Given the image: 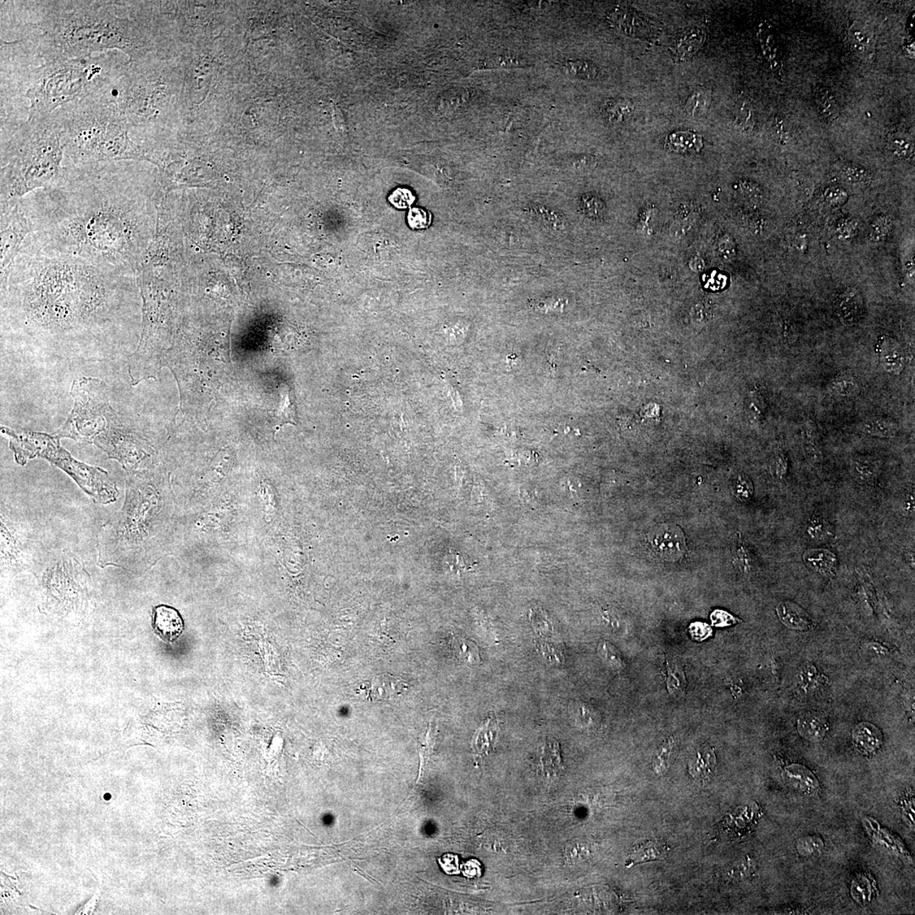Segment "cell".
<instances>
[{
  "instance_id": "40",
  "label": "cell",
  "mask_w": 915,
  "mask_h": 915,
  "mask_svg": "<svg viewBox=\"0 0 915 915\" xmlns=\"http://www.w3.org/2000/svg\"><path fill=\"white\" fill-rule=\"evenodd\" d=\"M735 123L745 132L752 131L756 125V113L751 103L748 101H740L736 103L734 112Z\"/></svg>"
},
{
  "instance_id": "16",
  "label": "cell",
  "mask_w": 915,
  "mask_h": 915,
  "mask_svg": "<svg viewBox=\"0 0 915 915\" xmlns=\"http://www.w3.org/2000/svg\"><path fill=\"white\" fill-rule=\"evenodd\" d=\"M835 308L841 322L847 326H853L864 314V298L858 289L848 288L836 298Z\"/></svg>"
},
{
  "instance_id": "58",
  "label": "cell",
  "mask_w": 915,
  "mask_h": 915,
  "mask_svg": "<svg viewBox=\"0 0 915 915\" xmlns=\"http://www.w3.org/2000/svg\"><path fill=\"white\" fill-rule=\"evenodd\" d=\"M902 512L905 516H913L914 514V494H907L905 496L903 503H902Z\"/></svg>"
},
{
  "instance_id": "3",
  "label": "cell",
  "mask_w": 915,
  "mask_h": 915,
  "mask_svg": "<svg viewBox=\"0 0 915 915\" xmlns=\"http://www.w3.org/2000/svg\"><path fill=\"white\" fill-rule=\"evenodd\" d=\"M33 7L38 17L24 25L20 40L45 62L109 51L121 52L130 62L145 58V28L117 15L114 1H34Z\"/></svg>"
},
{
  "instance_id": "53",
  "label": "cell",
  "mask_w": 915,
  "mask_h": 915,
  "mask_svg": "<svg viewBox=\"0 0 915 915\" xmlns=\"http://www.w3.org/2000/svg\"><path fill=\"white\" fill-rule=\"evenodd\" d=\"M848 195L846 191L840 186H831L828 189L825 193L826 201L831 206H839L843 205L847 201Z\"/></svg>"
},
{
  "instance_id": "50",
  "label": "cell",
  "mask_w": 915,
  "mask_h": 915,
  "mask_svg": "<svg viewBox=\"0 0 915 915\" xmlns=\"http://www.w3.org/2000/svg\"><path fill=\"white\" fill-rule=\"evenodd\" d=\"M389 201L398 209H405L414 203L415 198L410 191L398 189L389 197Z\"/></svg>"
},
{
  "instance_id": "45",
  "label": "cell",
  "mask_w": 915,
  "mask_h": 915,
  "mask_svg": "<svg viewBox=\"0 0 915 915\" xmlns=\"http://www.w3.org/2000/svg\"><path fill=\"white\" fill-rule=\"evenodd\" d=\"M807 533L814 540H826L831 537L829 524L821 516L814 515L807 524Z\"/></svg>"
},
{
  "instance_id": "13",
  "label": "cell",
  "mask_w": 915,
  "mask_h": 915,
  "mask_svg": "<svg viewBox=\"0 0 915 915\" xmlns=\"http://www.w3.org/2000/svg\"><path fill=\"white\" fill-rule=\"evenodd\" d=\"M649 544L654 556L666 562L680 561L686 554V539L680 528L661 524L649 533Z\"/></svg>"
},
{
  "instance_id": "33",
  "label": "cell",
  "mask_w": 915,
  "mask_h": 915,
  "mask_svg": "<svg viewBox=\"0 0 915 915\" xmlns=\"http://www.w3.org/2000/svg\"><path fill=\"white\" fill-rule=\"evenodd\" d=\"M858 429L865 434L892 439L897 435V427L890 420L882 418H870L858 425Z\"/></svg>"
},
{
  "instance_id": "28",
  "label": "cell",
  "mask_w": 915,
  "mask_h": 915,
  "mask_svg": "<svg viewBox=\"0 0 915 915\" xmlns=\"http://www.w3.org/2000/svg\"><path fill=\"white\" fill-rule=\"evenodd\" d=\"M405 687V683L394 676H376L371 684V695L375 700H390L400 696Z\"/></svg>"
},
{
  "instance_id": "41",
  "label": "cell",
  "mask_w": 915,
  "mask_h": 915,
  "mask_svg": "<svg viewBox=\"0 0 915 915\" xmlns=\"http://www.w3.org/2000/svg\"><path fill=\"white\" fill-rule=\"evenodd\" d=\"M892 230V221L886 215L877 216L870 223L869 237L872 242H878L886 240Z\"/></svg>"
},
{
  "instance_id": "11",
  "label": "cell",
  "mask_w": 915,
  "mask_h": 915,
  "mask_svg": "<svg viewBox=\"0 0 915 915\" xmlns=\"http://www.w3.org/2000/svg\"><path fill=\"white\" fill-rule=\"evenodd\" d=\"M1 249H0V281L6 287L13 263L33 225L25 197L1 201Z\"/></svg>"
},
{
  "instance_id": "23",
  "label": "cell",
  "mask_w": 915,
  "mask_h": 915,
  "mask_svg": "<svg viewBox=\"0 0 915 915\" xmlns=\"http://www.w3.org/2000/svg\"><path fill=\"white\" fill-rule=\"evenodd\" d=\"M498 730L496 719L490 718L476 731L472 741L476 760H483L484 758L488 756L495 744Z\"/></svg>"
},
{
  "instance_id": "52",
  "label": "cell",
  "mask_w": 915,
  "mask_h": 915,
  "mask_svg": "<svg viewBox=\"0 0 915 915\" xmlns=\"http://www.w3.org/2000/svg\"><path fill=\"white\" fill-rule=\"evenodd\" d=\"M718 251L719 257L724 260H731L736 255V245L730 235H725L719 242Z\"/></svg>"
},
{
  "instance_id": "1",
  "label": "cell",
  "mask_w": 915,
  "mask_h": 915,
  "mask_svg": "<svg viewBox=\"0 0 915 915\" xmlns=\"http://www.w3.org/2000/svg\"><path fill=\"white\" fill-rule=\"evenodd\" d=\"M25 199L30 236L41 245L137 276L153 224L140 162L64 167L53 184Z\"/></svg>"
},
{
  "instance_id": "59",
  "label": "cell",
  "mask_w": 915,
  "mask_h": 915,
  "mask_svg": "<svg viewBox=\"0 0 915 915\" xmlns=\"http://www.w3.org/2000/svg\"><path fill=\"white\" fill-rule=\"evenodd\" d=\"M741 189H743L744 193L749 198L757 199L761 197L762 193L760 189H758L756 184L750 183V181H745L743 186H741Z\"/></svg>"
},
{
  "instance_id": "21",
  "label": "cell",
  "mask_w": 915,
  "mask_h": 915,
  "mask_svg": "<svg viewBox=\"0 0 915 915\" xmlns=\"http://www.w3.org/2000/svg\"><path fill=\"white\" fill-rule=\"evenodd\" d=\"M880 359L885 370L892 374H900L904 367V350L894 338H884L880 348Z\"/></svg>"
},
{
  "instance_id": "2",
  "label": "cell",
  "mask_w": 915,
  "mask_h": 915,
  "mask_svg": "<svg viewBox=\"0 0 915 915\" xmlns=\"http://www.w3.org/2000/svg\"><path fill=\"white\" fill-rule=\"evenodd\" d=\"M136 276L59 252L28 236L1 289L3 322L35 335L82 334L133 322Z\"/></svg>"
},
{
  "instance_id": "30",
  "label": "cell",
  "mask_w": 915,
  "mask_h": 915,
  "mask_svg": "<svg viewBox=\"0 0 915 915\" xmlns=\"http://www.w3.org/2000/svg\"><path fill=\"white\" fill-rule=\"evenodd\" d=\"M797 730L804 739L814 741H821L827 731L825 719L817 714H806L797 722Z\"/></svg>"
},
{
  "instance_id": "31",
  "label": "cell",
  "mask_w": 915,
  "mask_h": 915,
  "mask_svg": "<svg viewBox=\"0 0 915 915\" xmlns=\"http://www.w3.org/2000/svg\"><path fill=\"white\" fill-rule=\"evenodd\" d=\"M712 103V92L705 88L698 89L687 99L685 111L692 118L700 119L709 112Z\"/></svg>"
},
{
  "instance_id": "48",
  "label": "cell",
  "mask_w": 915,
  "mask_h": 915,
  "mask_svg": "<svg viewBox=\"0 0 915 915\" xmlns=\"http://www.w3.org/2000/svg\"><path fill=\"white\" fill-rule=\"evenodd\" d=\"M454 646L455 651L457 652L459 657L462 661L471 663H476L479 661L478 652H477L475 645L471 644V641L458 639H455Z\"/></svg>"
},
{
  "instance_id": "18",
  "label": "cell",
  "mask_w": 915,
  "mask_h": 915,
  "mask_svg": "<svg viewBox=\"0 0 915 915\" xmlns=\"http://www.w3.org/2000/svg\"><path fill=\"white\" fill-rule=\"evenodd\" d=\"M610 23L629 36H644L649 31L645 21L627 9L617 8L610 13Z\"/></svg>"
},
{
  "instance_id": "34",
  "label": "cell",
  "mask_w": 915,
  "mask_h": 915,
  "mask_svg": "<svg viewBox=\"0 0 915 915\" xmlns=\"http://www.w3.org/2000/svg\"><path fill=\"white\" fill-rule=\"evenodd\" d=\"M634 112L635 106L627 99H614L607 103L605 107L606 118L612 124L627 123L631 118Z\"/></svg>"
},
{
  "instance_id": "55",
  "label": "cell",
  "mask_w": 915,
  "mask_h": 915,
  "mask_svg": "<svg viewBox=\"0 0 915 915\" xmlns=\"http://www.w3.org/2000/svg\"><path fill=\"white\" fill-rule=\"evenodd\" d=\"M858 231V223L855 220L846 219L838 225V233L842 240H849L852 238Z\"/></svg>"
},
{
  "instance_id": "49",
  "label": "cell",
  "mask_w": 915,
  "mask_h": 915,
  "mask_svg": "<svg viewBox=\"0 0 915 915\" xmlns=\"http://www.w3.org/2000/svg\"><path fill=\"white\" fill-rule=\"evenodd\" d=\"M431 220V214L427 213V211L419 208H411L408 215V223L414 229L427 228L430 225Z\"/></svg>"
},
{
  "instance_id": "5",
  "label": "cell",
  "mask_w": 915,
  "mask_h": 915,
  "mask_svg": "<svg viewBox=\"0 0 915 915\" xmlns=\"http://www.w3.org/2000/svg\"><path fill=\"white\" fill-rule=\"evenodd\" d=\"M1 201L49 188L64 170L62 134L54 114L29 118L1 136Z\"/></svg>"
},
{
  "instance_id": "27",
  "label": "cell",
  "mask_w": 915,
  "mask_h": 915,
  "mask_svg": "<svg viewBox=\"0 0 915 915\" xmlns=\"http://www.w3.org/2000/svg\"><path fill=\"white\" fill-rule=\"evenodd\" d=\"M666 146L667 149L679 154L697 153L702 149V138L695 132H675L668 136Z\"/></svg>"
},
{
  "instance_id": "36",
  "label": "cell",
  "mask_w": 915,
  "mask_h": 915,
  "mask_svg": "<svg viewBox=\"0 0 915 915\" xmlns=\"http://www.w3.org/2000/svg\"><path fill=\"white\" fill-rule=\"evenodd\" d=\"M676 743H676L675 736H670L669 739L659 746L653 760V770L657 774L662 775L666 773L667 769L669 768L675 754L676 748H678Z\"/></svg>"
},
{
  "instance_id": "10",
  "label": "cell",
  "mask_w": 915,
  "mask_h": 915,
  "mask_svg": "<svg viewBox=\"0 0 915 915\" xmlns=\"http://www.w3.org/2000/svg\"><path fill=\"white\" fill-rule=\"evenodd\" d=\"M105 92L127 120L133 140L142 145V133L167 106L172 82L168 75L147 67L144 58L130 62L127 71Z\"/></svg>"
},
{
  "instance_id": "4",
  "label": "cell",
  "mask_w": 915,
  "mask_h": 915,
  "mask_svg": "<svg viewBox=\"0 0 915 915\" xmlns=\"http://www.w3.org/2000/svg\"><path fill=\"white\" fill-rule=\"evenodd\" d=\"M53 114L62 134L64 167L150 159V151L133 140L127 120L105 91Z\"/></svg>"
},
{
  "instance_id": "15",
  "label": "cell",
  "mask_w": 915,
  "mask_h": 915,
  "mask_svg": "<svg viewBox=\"0 0 915 915\" xmlns=\"http://www.w3.org/2000/svg\"><path fill=\"white\" fill-rule=\"evenodd\" d=\"M853 53L866 63L873 62L875 56V39L868 26L855 21L848 33Z\"/></svg>"
},
{
  "instance_id": "14",
  "label": "cell",
  "mask_w": 915,
  "mask_h": 915,
  "mask_svg": "<svg viewBox=\"0 0 915 915\" xmlns=\"http://www.w3.org/2000/svg\"><path fill=\"white\" fill-rule=\"evenodd\" d=\"M152 627L160 639L173 643L183 634L184 622L179 610L172 606L159 605L153 608Z\"/></svg>"
},
{
  "instance_id": "20",
  "label": "cell",
  "mask_w": 915,
  "mask_h": 915,
  "mask_svg": "<svg viewBox=\"0 0 915 915\" xmlns=\"http://www.w3.org/2000/svg\"><path fill=\"white\" fill-rule=\"evenodd\" d=\"M805 565L817 573L832 578L836 575L838 558L831 551L825 549L807 550L804 554Z\"/></svg>"
},
{
  "instance_id": "32",
  "label": "cell",
  "mask_w": 915,
  "mask_h": 915,
  "mask_svg": "<svg viewBox=\"0 0 915 915\" xmlns=\"http://www.w3.org/2000/svg\"><path fill=\"white\" fill-rule=\"evenodd\" d=\"M814 101L816 103L819 114L828 123H833V121L838 120L840 115V108L833 94L829 89L819 88L815 90Z\"/></svg>"
},
{
  "instance_id": "9",
  "label": "cell",
  "mask_w": 915,
  "mask_h": 915,
  "mask_svg": "<svg viewBox=\"0 0 915 915\" xmlns=\"http://www.w3.org/2000/svg\"><path fill=\"white\" fill-rule=\"evenodd\" d=\"M0 429L9 440L10 449L19 465H27L33 459H45L70 476L94 502L109 505L118 498V488L106 470L77 461L62 448L60 439L54 434L16 431L4 426Z\"/></svg>"
},
{
  "instance_id": "46",
  "label": "cell",
  "mask_w": 915,
  "mask_h": 915,
  "mask_svg": "<svg viewBox=\"0 0 915 915\" xmlns=\"http://www.w3.org/2000/svg\"><path fill=\"white\" fill-rule=\"evenodd\" d=\"M731 491L739 500L747 502L751 500L753 494V485L747 476L741 474L733 481Z\"/></svg>"
},
{
  "instance_id": "7",
  "label": "cell",
  "mask_w": 915,
  "mask_h": 915,
  "mask_svg": "<svg viewBox=\"0 0 915 915\" xmlns=\"http://www.w3.org/2000/svg\"><path fill=\"white\" fill-rule=\"evenodd\" d=\"M71 395L72 410L55 437L94 444L123 467L140 461L147 442L113 409L110 389L102 380L88 376L74 380Z\"/></svg>"
},
{
  "instance_id": "57",
  "label": "cell",
  "mask_w": 915,
  "mask_h": 915,
  "mask_svg": "<svg viewBox=\"0 0 915 915\" xmlns=\"http://www.w3.org/2000/svg\"><path fill=\"white\" fill-rule=\"evenodd\" d=\"M712 621L717 626H728L736 622V619L725 611H715L712 614Z\"/></svg>"
},
{
  "instance_id": "8",
  "label": "cell",
  "mask_w": 915,
  "mask_h": 915,
  "mask_svg": "<svg viewBox=\"0 0 915 915\" xmlns=\"http://www.w3.org/2000/svg\"><path fill=\"white\" fill-rule=\"evenodd\" d=\"M123 507L98 534V566L140 573L150 563L152 523L157 512L155 485L144 471L128 472Z\"/></svg>"
},
{
  "instance_id": "47",
  "label": "cell",
  "mask_w": 915,
  "mask_h": 915,
  "mask_svg": "<svg viewBox=\"0 0 915 915\" xmlns=\"http://www.w3.org/2000/svg\"><path fill=\"white\" fill-rule=\"evenodd\" d=\"M598 653L612 669L621 670L624 667L621 653L617 651V649L613 647V645L607 643V641H604L600 645Z\"/></svg>"
},
{
  "instance_id": "26",
  "label": "cell",
  "mask_w": 915,
  "mask_h": 915,
  "mask_svg": "<svg viewBox=\"0 0 915 915\" xmlns=\"http://www.w3.org/2000/svg\"><path fill=\"white\" fill-rule=\"evenodd\" d=\"M668 852H669V848L666 843L658 840L646 841V842L637 843L633 848L629 864H641V863L662 860L667 855Z\"/></svg>"
},
{
  "instance_id": "19",
  "label": "cell",
  "mask_w": 915,
  "mask_h": 915,
  "mask_svg": "<svg viewBox=\"0 0 915 915\" xmlns=\"http://www.w3.org/2000/svg\"><path fill=\"white\" fill-rule=\"evenodd\" d=\"M778 617L785 626L792 630L805 631L812 626V619L806 611L795 602H780L776 608Z\"/></svg>"
},
{
  "instance_id": "44",
  "label": "cell",
  "mask_w": 915,
  "mask_h": 915,
  "mask_svg": "<svg viewBox=\"0 0 915 915\" xmlns=\"http://www.w3.org/2000/svg\"><path fill=\"white\" fill-rule=\"evenodd\" d=\"M543 767L545 772V778L549 780H554L557 778L559 771L562 770L561 764V758H559L558 748H547V753H544Z\"/></svg>"
},
{
  "instance_id": "25",
  "label": "cell",
  "mask_w": 915,
  "mask_h": 915,
  "mask_svg": "<svg viewBox=\"0 0 915 915\" xmlns=\"http://www.w3.org/2000/svg\"><path fill=\"white\" fill-rule=\"evenodd\" d=\"M706 38L705 30L692 28L680 34L675 39L673 51L680 59H689L697 53Z\"/></svg>"
},
{
  "instance_id": "54",
  "label": "cell",
  "mask_w": 915,
  "mask_h": 915,
  "mask_svg": "<svg viewBox=\"0 0 915 915\" xmlns=\"http://www.w3.org/2000/svg\"><path fill=\"white\" fill-rule=\"evenodd\" d=\"M522 60L511 57V56H496L489 67L493 68H510L522 67L524 64Z\"/></svg>"
},
{
  "instance_id": "29",
  "label": "cell",
  "mask_w": 915,
  "mask_h": 915,
  "mask_svg": "<svg viewBox=\"0 0 915 915\" xmlns=\"http://www.w3.org/2000/svg\"><path fill=\"white\" fill-rule=\"evenodd\" d=\"M878 461L873 458L857 456L850 464V472L858 484L872 485L878 475Z\"/></svg>"
},
{
  "instance_id": "62",
  "label": "cell",
  "mask_w": 915,
  "mask_h": 915,
  "mask_svg": "<svg viewBox=\"0 0 915 915\" xmlns=\"http://www.w3.org/2000/svg\"><path fill=\"white\" fill-rule=\"evenodd\" d=\"M690 266H691V267H692V270H695V271H702V268H704V266H705V263H704V262H702V260L701 259H700V258H695V259H692V262H691V263H690Z\"/></svg>"
},
{
  "instance_id": "56",
  "label": "cell",
  "mask_w": 915,
  "mask_h": 915,
  "mask_svg": "<svg viewBox=\"0 0 915 915\" xmlns=\"http://www.w3.org/2000/svg\"><path fill=\"white\" fill-rule=\"evenodd\" d=\"M736 562L739 563L740 569L743 573L748 574L751 571V561L748 551L746 550L743 544H740L737 547Z\"/></svg>"
},
{
  "instance_id": "17",
  "label": "cell",
  "mask_w": 915,
  "mask_h": 915,
  "mask_svg": "<svg viewBox=\"0 0 915 915\" xmlns=\"http://www.w3.org/2000/svg\"><path fill=\"white\" fill-rule=\"evenodd\" d=\"M785 784L802 795H813L819 791V782L812 771L804 765L793 764L782 772Z\"/></svg>"
},
{
  "instance_id": "37",
  "label": "cell",
  "mask_w": 915,
  "mask_h": 915,
  "mask_svg": "<svg viewBox=\"0 0 915 915\" xmlns=\"http://www.w3.org/2000/svg\"><path fill=\"white\" fill-rule=\"evenodd\" d=\"M889 147L893 155L900 159L911 160L914 156L913 138L906 133L897 132L889 140Z\"/></svg>"
},
{
  "instance_id": "51",
  "label": "cell",
  "mask_w": 915,
  "mask_h": 915,
  "mask_svg": "<svg viewBox=\"0 0 915 915\" xmlns=\"http://www.w3.org/2000/svg\"><path fill=\"white\" fill-rule=\"evenodd\" d=\"M787 459L783 454L775 455L772 459L770 465V474L774 479L782 481L785 478L787 472Z\"/></svg>"
},
{
  "instance_id": "43",
  "label": "cell",
  "mask_w": 915,
  "mask_h": 915,
  "mask_svg": "<svg viewBox=\"0 0 915 915\" xmlns=\"http://www.w3.org/2000/svg\"><path fill=\"white\" fill-rule=\"evenodd\" d=\"M796 848L801 856H818L825 848V843L819 836H806V838L797 841Z\"/></svg>"
},
{
  "instance_id": "12",
  "label": "cell",
  "mask_w": 915,
  "mask_h": 915,
  "mask_svg": "<svg viewBox=\"0 0 915 915\" xmlns=\"http://www.w3.org/2000/svg\"><path fill=\"white\" fill-rule=\"evenodd\" d=\"M29 539L23 529L1 515V562L4 567L24 568L34 565Z\"/></svg>"
},
{
  "instance_id": "24",
  "label": "cell",
  "mask_w": 915,
  "mask_h": 915,
  "mask_svg": "<svg viewBox=\"0 0 915 915\" xmlns=\"http://www.w3.org/2000/svg\"><path fill=\"white\" fill-rule=\"evenodd\" d=\"M715 764H717V757H715L714 750L707 746L701 748L696 756L692 758L689 763V772L697 782L705 783L708 782L711 775L714 774Z\"/></svg>"
},
{
  "instance_id": "38",
  "label": "cell",
  "mask_w": 915,
  "mask_h": 915,
  "mask_svg": "<svg viewBox=\"0 0 915 915\" xmlns=\"http://www.w3.org/2000/svg\"><path fill=\"white\" fill-rule=\"evenodd\" d=\"M667 687L673 695H683L686 689V678L682 666L675 661H667Z\"/></svg>"
},
{
  "instance_id": "22",
  "label": "cell",
  "mask_w": 915,
  "mask_h": 915,
  "mask_svg": "<svg viewBox=\"0 0 915 915\" xmlns=\"http://www.w3.org/2000/svg\"><path fill=\"white\" fill-rule=\"evenodd\" d=\"M854 744L860 751L871 754L877 751L882 744V732L872 724L860 723L853 732Z\"/></svg>"
},
{
  "instance_id": "35",
  "label": "cell",
  "mask_w": 915,
  "mask_h": 915,
  "mask_svg": "<svg viewBox=\"0 0 915 915\" xmlns=\"http://www.w3.org/2000/svg\"><path fill=\"white\" fill-rule=\"evenodd\" d=\"M567 76L583 80H593L600 74L597 67L585 60H568L562 64Z\"/></svg>"
},
{
  "instance_id": "61",
  "label": "cell",
  "mask_w": 915,
  "mask_h": 915,
  "mask_svg": "<svg viewBox=\"0 0 915 915\" xmlns=\"http://www.w3.org/2000/svg\"><path fill=\"white\" fill-rule=\"evenodd\" d=\"M691 630L700 631V632L695 633V634H692V637H695V639H697V637H700V639H702V637H705L706 636H708V633L707 632H710V629L708 627H707L706 624H700V623H696L695 624H692V626L691 627Z\"/></svg>"
},
{
  "instance_id": "42",
  "label": "cell",
  "mask_w": 915,
  "mask_h": 915,
  "mask_svg": "<svg viewBox=\"0 0 915 915\" xmlns=\"http://www.w3.org/2000/svg\"><path fill=\"white\" fill-rule=\"evenodd\" d=\"M842 176L846 183L858 186H865L871 180L870 173L865 169L853 164H846L843 167Z\"/></svg>"
},
{
  "instance_id": "39",
  "label": "cell",
  "mask_w": 915,
  "mask_h": 915,
  "mask_svg": "<svg viewBox=\"0 0 915 915\" xmlns=\"http://www.w3.org/2000/svg\"><path fill=\"white\" fill-rule=\"evenodd\" d=\"M860 390V386L853 376L842 375L836 377L828 387V391L836 397H853Z\"/></svg>"
},
{
  "instance_id": "6",
  "label": "cell",
  "mask_w": 915,
  "mask_h": 915,
  "mask_svg": "<svg viewBox=\"0 0 915 915\" xmlns=\"http://www.w3.org/2000/svg\"><path fill=\"white\" fill-rule=\"evenodd\" d=\"M129 64V58L120 51L43 62L28 74L25 94L30 102L28 117L45 119L68 103L103 93L127 71Z\"/></svg>"
},
{
  "instance_id": "60",
  "label": "cell",
  "mask_w": 915,
  "mask_h": 915,
  "mask_svg": "<svg viewBox=\"0 0 915 915\" xmlns=\"http://www.w3.org/2000/svg\"><path fill=\"white\" fill-rule=\"evenodd\" d=\"M595 166V160L592 157H583L578 159L576 167L580 170H591Z\"/></svg>"
}]
</instances>
